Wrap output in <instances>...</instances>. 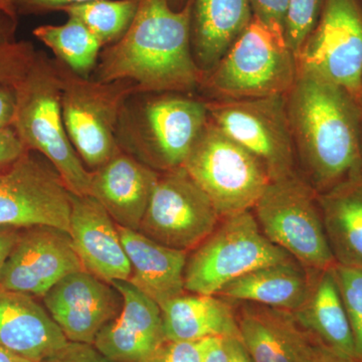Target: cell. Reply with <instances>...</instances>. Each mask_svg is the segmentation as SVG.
Listing matches in <instances>:
<instances>
[{
	"label": "cell",
	"instance_id": "19",
	"mask_svg": "<svg viewBox=\"0 0 362 362\" xmlns=\"http://www.w3.org/2000/svg\"><path fill=\"white\" fill-rule=\"evenodd\" d=\"M47 309L35 297L0 287V345L40 362L68 343Z\"/></svg>",
	"mask_w": 362,
	"mask_h": 362
},
{
	"label": "cell",
	"instance_id": "23",
	"mask_svg": "<svg viewBox=\"0 0 362 362\" xmlns=\"http://www.w3.org/2000/svg\"><path fill=\"white\" fill-rule=\"evenodd\" d=\"M166 340L240 337L233 302L218 295H181L160 307Z\"/></svg>",
	"mask_w": 362,
	"mask_h": 362
},
{
	"label": "cell",
	"instance_id": "43",
	"mask_svg": "<svg viewBox=\"0 0 362 362\" xmlns=\"http://www.w3.org/2000/svg\"><path fill=\"white\" fill-rule=\"evenodd\" d=\"M0 13L6 14L11 20L16 21L18 11L14 0H0Z\"/></svg>",
	"mask_w": 362,
	"mask_h": 362
},
{
	"label": "cell",
	"instance_id": "12",
	"mask_svg": "<svg viewBox=\"0 0 362 362\" xmlns=\"http://www.w3.org/2000/svg\"><path fill=\"white\" fill-rule=\"evenodd\" d=\"M70 214V192L37 152L26 150L0 168V226H47L69 233Z\"/></svg>",
	"mask_w": 362,
	"mask_h": 362
},
{
	"label": "cell",
	"instance_id": "29",
	"mask_svg": "<svg viewBox=\"0 0 362 362\" xmlns=\"http://www.w3.org/2000/svg\"><path fill=\"white\" fill-rule=\"evenodd\" d=\"M333 272L349 315L356 356L362 359V270L337 264Z\"/></svg>",
	"mask_w": 362,
	"mask_h": 362
},
{
	"label": "cell",
	"instance_id": "14",
	"mask_svg": "<svg viewBox=\"0 0 362 362\" xmlns=\"http://www.w3.org/2000/svg\"><path fill=\"white\" fill-rule=\"evenodd\" d=\"M85 270L70 233L47 226L23 228L7 258L0 287L44 297L62 279Z\"/></svg>",
	"mask_w": 362,
	"mask_h": 362
},
{
	"label": "cell",
	"instance_id": "32",
	"mask_svg": "<svg viewBox=\"0 0 362 362\" xmlns=\"http://www.w3.org/2000/svg\"><path fill=\"white\" fill-rule=\"evenodd\" d=\"M37 52L28 42L0 45V82L16 86L32 66Z\"/></svg>",
	"mask_w": 362,
	"mask_h": 362
},
{
	"label": "cell",
	"instance_id": "44",
	"mask_svg": "<svg viewBox=\"0 0 362 362\" xmlns=\"http://www.w3.org/2000/svg\"><path fill=\"white\" fill-rule=\"evenodd\" d=\"M0 362H33L28 361L25 357L18 356L13 354L11 350L4 349V346L0 345Z\"/></svg>",
	"mask_w": 362,
	"mask_h": 362
},
{
	"label": "cell",
	"instance_id": "45",
	"mask_svg": "<svg viewBox=\"0 0 362 362\" xmlns=\"http://www.w3.org/2000/svg\"><path fill=\"white\" fill-rule=\"evenodd\" d=\"M187 0H168L169 6L175 11H180L187 4Z\"/></svg>",
	"mask_w": 362,
	"mask_h": 362
},
{
	"label": "cell",
	"instance_id": "15",
	"mask_svg": "<svg viewBox=\"0 0 362 362\" xmlns=\"http://www.w3.org/2000/svg\"><path fill=\"white\" fill-rule=\"evenodd\" d=\"M42 300L68 341L86 344H94L102 328L122 307L116 288L86 270L62 279Z\"/></svg>",
	"mask_w": 362,
	"mask_h": 362
},
{
	"label": "cell",
	"instance_id": "24",
	"mask_svg": "<svg viewBox=\"0 0 362 362\" xmlns=\"http://www.w3.org/2000/svg\"><path fill=\"white\" fill-rule=\"evenodd\" d=\"M292 314L302 329L325 346L357 357L349 315L333 267L315 271L308 296Z\"/></svg>",
	"mask_w": 362,
	"mask_h": 362
},
{
	"label": "cell",
	"instance_id": "25",
	"mask_svg": "<svg viewBox=\"0 0 362 362\" xmlns=\"http://www.w3.org/2000/svg\"><path fill=\"white\" fill-rule=\"evenodd\" d=\"M318 202L337 264L362 270V170L318 194Z\"/></svg>",
	"mask_w": 362,
	"mask_h": 362
},
{
	"label": "cell",
	"instance_id": "17",
	"mask_svg": "<svg viewBox=\"0 0 362 362\" xmlns=\"http://www.w3.org/2000/svg\"><path fill=\"white\" fill-rule=\"evenodd\" d=\"M70 197L69 233L85 270L110 284L129 280L130 262L110 214L90 195Z\"/></svg>",
	"mask_w": 362,
	"mask_h": 362
},
{
	"label": "cell",
	"instance_id": "5",
	"mask_svg": "<svg viewBox=\"0 0 362 362\" xmlns=\"http://www.w3.org/2000/svg\"><path fill=\"white\" fill-rule=\"evenodd\" d=\"M297 77L296 56L284 35L254 18L202 87L214 100L258 99L285 96Z\"/></svg>",
	"mask_w": 362,
	"mask_h": 362
},
{
	"label": "cell",
	"instance_id": "39",
	"mask_svg": "<svg viewBox=\"0 0 362 362\" xmlns=\"http://www.w3.org/2000/svg\"><path fill=\"white\" fill-rule=\"evenodd\" d=\"M202 362H228L225 338L211 337L204 339Z\"/></svg>",
	"mask_w": 362,
	"mask_h": 362
},
{
	"label": "cell",
	"instance_id": "20",
	"mask_svg": "<svg viewBox=\"0 0 362 362\" xmlns=\"http://www.w3.org/2000/svg\"><path fill=\"white\" fill-rule=\"evenodd\" d=\"M117 226L130 262L131 284L160 307L187 292V252L159 244L139 230Z\"/></svg>",
	"mask_w": 362,
	"mask_h": 362
},
{
	"label": "cell",
	"instance_id": "37",
	"mask_svg": "<svg viewBox=\"0 0 362 362\" xmlns=\"http://www.w3.org/2000/svg\"><path fill=\"white\" fill-rule=\"evenodd\" d=\"M93 0H14L18 13H39L45 11H61L66 6L85 4Z\"/></svg>",
	"mask_w": 362,
	"mask_h": 362
},
{
	"label": "cell",
	"instance_id": "7",
	"mask_svg": "<svg viewBox=\"0 0 362 362\" xmlns=\"http://www.w3.org/2000/svg\"><path fill=\"white\" fill-rule=\"evenodd\" d=\"M293 259L267 239L252 211L221 218L213 233L187 257V292L218 295L235 279Z\"/></svg>",
	"mask_w": 362,
	"mask_h": 362
},
{
	"label": "cell",
	"instance_id": "47",
	"mask_svg": "<svg viewBox=\"0 0 362 362\" xmlns=\"http://www.w3.org/2000/svg\"><path fill=\"white\" fill-rule=\"evenodd\" d=\"M361 4H362V0H361Z\"/></svg>",
	"mask_w": 362,
	"mask_h": 362
},
{
	"label": "cell",
	"instance_id": "33",
	"mask_svg": "<svg viewBox=\"0 0 362 362\" xmlns=\"http://www.w3.org/2000/svg\"><path fill=\"white\" fill-rule=\"evenodd\" d=\"M254 18L285 37L289 0H250ZM286 40V39H285Z\"/></svg>",
	"mask_w": 362,
	"mask_h": 362
},
{
	"label": "cell",
	"instance_id": "8",
	"mask_svg": "<svg viewBox=\"0 0 362 362\" xmlns=\"http://www.w3.org/2000/svg\"><path fill=\"white\" fill-rule=\"evenodd\" d=\"M58 66L66 133L81 160L92 173L120 149L117 133L121 113L128 98L135 94V87L127 81L101 83L78 77L59 62Z\"/></svg>",
	"mask_w": 362,
	"mask_h": 362
},
{
	"label": "cell",
	"instance_id": "22",
	"mask_svg": "<svg viewBox=\"0 0 362 362\" xmlns=\"http://www.w3.org/2000/svg\"><path fill=\"white\" fill-rule=\"evenodd\" d=\"M315 271L290 259L235 279L226 285L218 296L228 301L294 312L308 296Z\"/></svg>",
	"mask_w": 362,
	"mask_h": 362
},
{
	"label": "cell",
	"instance_id": "36",
	"mask_svg": "<svg viewBox=\"0 0 362 362\" xmlns=\"http://www.w3.org/2000/svg\"><path fill=\"white\" fill-rule=\"evenodd\" d=\"M25 151V145L13 126L0 129V168L16 160Z\"/></svg>",
	"mask_w": 362,
	"mask_h": 362
},
{
	"label": "cell",
	"instance_id": "2",
	"mask_svg": "<svg viewBox=\"0 0 362 362\" xmlns=\"http://www.w3.org/2000/svg\"><path fill=\"white\" fill-rule=\"evenodd\" d=\"M286 108L298 173L317 194L362 170V108L346 90L298 73Z\"/></svg>",
	"mask_w": 362,
	"mask_h": 362
},
{
	"label": "cell",
	"instance_id": "11",
	"mask_svg": "<svg viewBox=\"0 0 362 362\" xmlns=\"http://www.w3.org/2000/svg\"><path fill=\"white\" fill-rule=\"evenodd\" d=\"M296 59L298 73L339 86L357 101L362 85L361 0H324L318 23Z\"/></svg>",
	"mask_w": 362,
	"mask_h": 362
},
{
	"label": "cell",
	"instance_id": "1",
	"mask_svg": "<svg viewBox=\"0 0 362 362\" xmlns=\"http://www.w3.org/2000/svg\"><path fill=\"white\" fill-rule=\"evenodd\" d=\"M192 0L180 11L168 0H139L129 30L101 52L90 78L127 81L135 94H192L204 81L192 54Z\"/></svg>",
	"mask_w": 362,
	"mask_h": 362
},
{
	"label": "cell",
	"instance_id": "10",
	"mask_svg": "<svg viewBox=\"0 0 362 362\" xmlns=\"http://www.w3.org/2000/svg\"><path fill=\"white\" fill-rule=\"evenodd\" d=\"M209 120L247 149L266 168L271 181L297 173L285 96L206 102Z\"/></svg>",
	"mask_w": 362,
	"mask_h": 362
},
{
	"label": "cell",
	"instance_id": "42",
	"mask_svg": "<svg viewBox=\"0 0 362 362\" xmlns=\"http://www.w3.org/2000/svg\"><path fill=\"white\" fill-rule=\"evenodd\" d=\"M16 21L9 18L6 14L0 13V45L13 42V35Z\"/></svg>",
	"mask_w": 362,
	"mask_h": 362
},
{
	"label": "cell",
	"instance_id": "6",
	"mask_svg": "<svg viewBox=\"0 0 362 362\" xmlns=\"http://www.w3.org/2000/svg\"><path fill=\"white\" fill-rule=\"evenodd\" d=\"M252 211L267 239L301 265L312 270L337 265L318 194L298 171L271 181Z\"/></svg>",
	"mask_w": 362,
	"mask_h": 362
},
{
	"label": "cell",
	"instance_id": "21",
	"mask_svg": "<svg viewBox=\"0 0 362 362\" xmlns=\"http://www.w3.org/2000/svg\"><path fill=\"white\" fill-rule=\"evenodd\" d=\"M254 18L250 0H192V47L204 78Z\"/></svg>",
	"mask_w": 362,
	"mask_h": 362
},
{
	"label": "cell",
	"instance_id": "27",
	"mask_svg": "<svg viewBox=\"0 0 362 362\" xmlns=\"http://www.w3.org/2000/svg\"><path fill=\"white\" fill-rule=\"evenodd\" d=\"M33 33L51 49L57 61L78 77L93 75L103 45L82 21L69 16L64 25L37 26Z\"/></svg>",
	"mask_w": 362,
	"mask_h": 362
},
{
	"label": "cell",
	"instance_id": "41",
	"mask_svg": "<svg viewBox=\"0 0 362 362\" xmlns=\"http://www.w3.org/2000/svg\"><path fill=\"white\" fill-rule=\"evenodd\" d=\"M228 362H252L240 337L225 338Z\"/></svg>",
	"mask_w": 362,
	"mask_h": 362
},
{
	"label": "cell",
	"instance_id": "35",
	"mask_svg": "<svg viewBox=\"0 0 362 362\" xmlns=\"http://www.w3.org/2000/svg\"><path fill=\"white\" fill-rule=\"evenodd\" d=\"M40 362H113L102 354L93 344L66 343L63 349Z\"/></svg>",
	"mask_w": 362,
	"mask_h": 362
},
{
	"label": "cell",
	"instance_id": "28",
	"mask_svg": "<svg viewBox=\"0 0 362 362\" xmlns=\"http://www.w3.org/2000/svg\"><path fill=\"white\" fill-rule=\"evenodd\" d=\"M138 4L139 0H93L64 7L61 11L82 21L103 47H108L129 30Z\"/></svg>",
	"mask_w": 362,
	"mask_h": 362
},
{
	"label": "cell",
	"instance_id": "38",
	"mask_svg": "<svg viewBox=\"0 0 362 362\" xmlns=\"http://www.w3.org/2000/svg\"><path fill=\"white\" fill-rule=\"evenodd\" d=\"M16 109L14 86L0 82V129L13 126Z\"/></svg>",
	"mask_w": 362,
	"mask_h": 362
},
{
	"label": "cell",
	"instance_id": "9",
	"mask_svg": "<svg viewBox=\"0 0 362 362\" xmlns=\"http://www.w3.org/2000/svg\"><path fill=\"white\" fill-rule=\"evenodd\" d=\"M183 168L221 218L252 211L271 182L263 164L211 120Z\"/></svg>",
	"mask_w": 362,
	"mask_h": 362
},
{
	"label": "cell",
	"instance_id": "40",
	"mask_svg": "<svg viewBox=\"0 0 362 362\" xmlns=\"http://www.w3.org/2000/svg\"><path fill=\"white\" fill-rule=\"evenodd\" d=\"M23 228L0 226V275Z\"/></svg>",
	"mask_w": 362,
	"mask_h": 362
},
{
	"label": "cell",
	"instance_id": "13",
	"mask_svg": "<svg viewBox=\"0 0 362 362\" xmlns=\"http://www.w3.org/2000/svg\"><path fill=\"white\" fill-rule=\"evenodd\" d=\"M221 220L206 192L180 166L159 175L139 232L164 246L187 252L199 246Z\"/></svg>",
	"mask_w": 362,
	"mask_h": 362
},
{
	"label": "cell",
	"instance_id": "3",
	"mask_svg": "<svg viewBox=\"0 0 362 362\" xmlns=\"http://www.w3.org/2000/svg\"><path fill=\"white\" fill-rule=\"evenodd\" d=\"M209 122L206 102L180 93L133 94L119 122V147L163 173L183 166Z\"/></svg>",
	"mask_w": 362,
	"mask_h": 362
},
{
	"label": "cell",
	"instance_id": "30",
	"mask_svg": "<svg viewBox=\"0 0 362 362\" xmlns=\"http://www.w3.org/2000/svg\"><path fill=\"white\" fill-rule=\"evenodd\" d=\"M323 4L324 0H289L285 39L295 56L318 23Z\"/></svg>",
	"mask_w": 362,
	"mask_h": 362
},
{
	"label": "cell",
	"instance_id": "4",
	"mask_svg": "<svg viewBox=\"0 0 362 362\" xmlns=\"http://www.w3.org/2000/svg\"><path fill=\"white\" fill-rule=\"evenodd\" d=\"M14 89L16 109L13 127L26 150L44 156L71 194L89 195L92 173L71 145L64 122L58 62L37 52Z\"/></svg>",
	"mask_w": 362,
	"mask_h": 362
},
{
	"label": "cell",
	"instance_id": "18",
	"mask_svg": "<svg viewBox=\"0 0 362 362\" xmlns=\"http://www.w3.org/2000/svg\"><path fill=\"white\" fill-rule=\"evenodd\" d=\"M159 173L119 149L110 160L92 171L89 195L110 214L116 225L139 230Z\"/></svg>",
	"mask_w": 362,
	"mask_h": 362
},
{
	"label": "cell",
	"instance_id": "46",
	"mask_svg": "<svg viewBox=\"0 0 362 362\" xmlns=\"http://www.w3.org/2000/svg\"><path fill=\"white\" fill-rule=\"evenodd\" d=\"M357 102H358V104L361 105V107L362 108V85H361V93H359V97H358V100H357Z\"/></svg>",
	"mask_w": 362,
	"mask_h": 362
},
{
	"label": "cell",
	"instance_id": "16",
	"mask_svg": "<svg viewBox=\"0 0 362 362\" xmlns=\"http://www.w3.org/2000/svg\"><path fill=\"white\" fill-rule=\"evenodd\" d=\"M111 284L120 293L122 307L93 345L113 362H153L166 341L160 306L129 281Z\"/></svg>",
	"mask_w": 362,
	"mask_h": 362
},
{
	"label": "cell",
	"instance_id": "26",
	"mask_svg": "<svg viewBox=\"0 0 362 362\" xmlns=\"http://www.w3.org/2000/svg\"><path fill=\"white\" fill-rule=\"evenodd\" d=\"M235 313L240 340L252 362H295L292 312L239 302Z\"/></svg>",
	"mask_w": 362,
	"mask_h": 362
},
{
	"label": "cell",
	"instance_id": "31",
	"mask_svg": "<svg viewBox=\"0 0 362 362\" xmlns=\"http://www.w3.org/2000/svg\"><path fill=\"white\" fill-rule=\"evenodd\" d=\"M291 345L295 362H362L358 357L346 356L325 346L302 329L296 320L292 326Z\"/></svg>",
	"mask_w": 362,
	"mask_h": 362
},
{
	"label": "cell",
	"instance_id": "34",
	"mask_svg": "<svg viewBox=\"0 0 362 362\" xmlns=\"http://www.w3.org/2000/svg\"><path fill=\"white\" fill-rule=\"evenodd\" d=\"M204 339L199 341L166 340L153 362H202Z\"/></svg>",
	"mask_w": 362,
	"mask_h": 362
}]
</instances>
